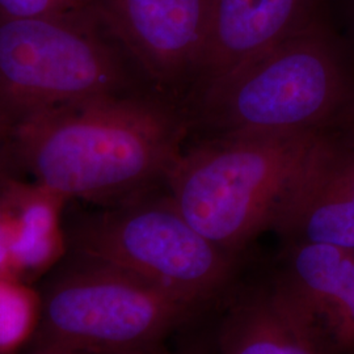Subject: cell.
<instances>
[{
    "mask_svg": "<svg viewBox=\"0 0 354 354\" xmlns=\"http://www.w3.org/2000/svg\"><path fill=\"white\" fill-rule=\"evenodd\" d=\"M189 131L183 105L137 91L28 118L0 146V162L67 201L113 206L165 185Z\"/></svg>",
    "mask_w": 354,
    "mask_h": 354,
    "instance_id": "cell-1",
    "label": "cell"
},
{
    "mask_svg": "<svg viewBox=\"0 0 354 354\" xmlns=\"http://www.w3.org/2000/svg\"><path fill=\"white\" fill-rule=\"evenodd\" d=\"M205 138L354 127V54L328 16L291 35L183 104Z\"/></svg>",
    "mask_w": 354,
    "mask_h": 354,
    "instance_id": "cell-2",
    "label": "cell"
},
{
    "mask_svg": "<svg viewBox=\"0 0 354 354\" xmlns=\"http://www.w3.org/2000/svg\"><path fill=\"white\" fill-rule=\"evenodd\" d=\"M342 131L205 138L184 149L165 188L193 227L236 257L274 230Z\"/></svg>",
    "mask_w": 354,
    "mask_h": 354,
    "instance_id": "cell-3",
    "label": "cell"
},
{
    "mask_svg": "<svg viewBox=\"0 0 354 354\" xmlns=\"http://www.w3.org/2000/svg\"><path fill=\"white\" fill-rule=\"evenodd\" d=\"M38 294L32 349L167 354V339L201 310L127 270L73 252Z\"/></svg>",
    "mask_w": 354,
    "mask_h": 354,
    "instance_id": "cell-4",
    "label": "cell"
},
{
    "mask_svg": "<svg viewBox=\"0 0 354 354\" xmlns=\"http://www.w3.org/2000/svg\"><path fill=\"white\" fill-rule=\"evenodd\" d=\"M68 251L117 266L203 306L227 288L235 256L193 227L168 192L77 215L64 226Z\"/></svg>",
    "mask_w": 354,
    "mask_h": 354,
    "instance_id": "cell-5",
    "label": "cell"
},
{
    "mask_svg": "<svg viewBox=\"0 0 354 354\" xmlns=\"http://www.w3.org/2000/svg\"><path fill=\"white\" fill-rule=\"evenodd\" d=\"M125 55L121 44L54 16L0 20V146L36 114L137 92Z\"/></svg>",
    "mask_w": 354,
    "mask_h": 354,
    "instance_id": "cell-6",
    "label": "cell"
},
{
    "mask_svg": "<svg viewBox=\"0 0 354 354\" xmlns=\"http://www.w3.org/2000/svg\"><path fill=\"white\" fill-rule=\"evenodd\" d=\"M209 0H106L105 21L130 59L165 92L189 91L203 57Z\"/></svg>",
    "mask_w": 354,
    "mask_h": 354,
    "instance_id": "cell-7",
    "label": "cell"
},
{
    "mask_svg": "<svg viewBox=\"0 0 354 354\" xmlns=\"http://www.w3.org/2000/svg\"><path fill=\"white\" fill-rule=\"evenodd\" d=\"M323 16L326 0H209L203 57L188 96Z\"/></svg>",
    "mask_w": 354,
    "mask_h": 354,
    "instance_id": "cell-8",
    "label": "cell"
},
{
    "mask_svg": "<svg viewBox=\"0 0 354 354\" xmlns=\"http://www.w3.org/2000/svg\"><path fill=\"white\" fill-rule=\"evenodd\" d=\"M336 354H354V250L285 243L274 276Z\"/></svg>",
    "mask_w": 354,
    "mask_h": 354,
    "instance_id": "cell-9",
    "label": "cell"
},
{
    "mask_svg": "<svg viewBox=\"0 0 354 354\" xmlns=\"http://www.w3.org/2000/svg\"><path fill=\"white\" fill-rule=\"evenodd\" d=\"M274 231L285 243L354 250V127L333 140Z\"/></svg>",
    "mask_w": 354,
    "mask_h": 354,
    "instance_id": "cell-10",
    "label": "cell"
},
{
    "mask_svg": "<svg viewBox=\"0 0 354 354\" xmlns=\"http://www.w3.org/2000/svg\"><path fill=\"white\" fill-rule=\"evenodd\" d=\"M219 354H336L276 279L243 291L228 307Z\"/></svg>",
    "mask_w": 354,
    "mask_h": 354,
    "instance_id": "cell-11",
    "label": "cell"
},
{
    "mask_svg": "<svg viewBox=\"0 0 354 354\" xmlns=\"http://www.w3.org/2000/svg\"><path fill=\"white\" fill-rule=\"evenodd\" d=\"M0 192L12 235L13 274L21 282L39 276L68 251L62 210L67 200L37 183L0 174Z\"/></svg>",
    "mask_w": 354,
    "mask_h": 354,
    "instance_id": "cell-12",
    "label": "cell"
},
{
    "mask_svg": "<svg viewBox=\"0 0 354 354\" xmlns=\"http://www.w3.org/2000/svg\"><path fill=\"white\" fill-rule=\"evenodd\" d=\"M38 314V292L26 282L0 277V354H13L30 342Z\"/></svg>",
    "mask_w": 354,
    "mask_h": 354,
    "instance_id": "cell-13",
    "label": "cell"
},
{
    "mask_svg": "<svg viewBox=\"0 0 354 354\" xmlns=\"http://www.w3.org/2000/svg\"><path fill=\"white\" fill-rule=\"evenodd\" d=\"M67 0H0L3 19H38L50 17Z\"/></svg>",
    "mask_w": 354,
    "mask_h": 354,
    "instance_id": "cell-14",
    "label": "cell"
},
{
    "mask_svg": "<svg viewBox=\"0 0 354 354\" xmlns=\"http://www.w3.org/2000/svg\"><path fill=\"white\" fill-rule=\"evenodd\" d=\"M329 20L354 54V0H326Z\"/></svg>",
    "mask_w": 354,
    "mask_h": 354,
    "instance_id": "cell-15",
    "label": "cell"
},
{
    "mask_svg": "<svg viewBox=\"0 0 354 354\" xmlns=\"http://www.w3.org/2000/svg\"><path fill=\"white\" fill-rule=\"evenodd\" d=\"M29 354H92L76 351H66V349H32Z\"/></svg>",
    "mask_w": 354,
    "mask_h": 354,
    "instance_id": "cell-16",
    "label": "cell"
},
{
    "mask_svg": "<svg viewBox=\"0 0 354 354\" xmlns=\"http://www.w3.org/2000/svg\"><path fill=\"white\" fill-rule=\"evenodd\" d=\"M176 354H205L203 348L200 345H196V346H189V348H185L183 351H180Z\"/></svg>",
    "mask_w": 354,
    "mask_h": 354,
    "instance_id": "cell-17",
    "label": "cell"
}]
</instances>
